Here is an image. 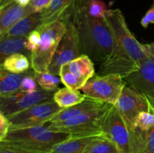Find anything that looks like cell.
I'll use <instances>...</instances> for the list:
<instances>
[{
	"label": "cell",
	"mask_w": 154,
	"mask_h": 153,
	"mask_svg": "<svg viewBox=\"0 0 154 153\" xmlns=\"http://www.w3.org/2000/svg\"><path fill=\"white\" fill-rule=\"evenodd\" d=\"M152 128H154V114L149 112H141L139 113L135 120L133 129L137 128L145 131Z\"/></svg>",
	"instance_id": "27"
},
{
	"label": "cell",
	"mask_w": 154,
	"mask_h": 153,
	"mask_svg": "<svg viewBox=\"0 0 154 153\" xmlns=\"http://www.w3.org/2000/svg\"><path fill=\"white\" fill-rule=\"evenodd\" d=\"M34 75L35 70L33 69L29 70L28 74L24 77L23 80L20 91H22L26 93H32L37 91L38 88H41L37 81L35 79Z\"/></svg>",
	"instance_id": "28"
},
{
	"label": "cell",
	"mask_w": 154,
	"mask_h": 153,
	"mask_svg": "<svg viewBox=\"0 0 154 153\" xmlns=\"http://www.w3.org/2000/svg\"><path fill=\"white\" fill-rule=\"evenodd\" d=\"M11 124L7 116L0 112V141L4 140L8 132L10 130Z\"/></svg>",
	"instance_id": "30"
},
{
	"label": "cell",
	"mask_w": 154,
	"mask_h": 153,
	"mask_svg": "<svg viewBox=\"0 0 154 153\" xmlns=\"http://www.w3.org/2000/svg\"><path fill=\"white\" fill-rule=\"evenodd\" d=\"M94 75V62L84 54L62 66L60 72L62 82L66 87L78 90H81Z\"/></svg>",
	"instance_id": "10"
},
{
	"label": "cell",
	"mask_w": 154,
	"mask_h": 153,
	"mask_svg": "<svg viewBox=\"0 0 154 153\" xmlns=\"http://www.w3.org/2000/svg\"><path fill=\"white\" fill-rule=\"evenodd\" d=\"M130 136V153H154V128L145 131L134 128Z\"/></svg>",
	"instance_id": "17"
},
{
	"label": "cell",
	"mask_w": 154,
	"mask_h": 153,
	"mask_svg": "<svg viewBox=\"0 0 154 153\" xmlns=\"http://www.w3.org/2000/svg\"><path fill=\"white\" fill-rule=\"evenodd\" d=\"M34 77L39 86L48 91H57L59 84L62 82L60 75L53 74L49 71L41 73L35 71Z\"/></svg>",
	"instance_id": "26"
},
{
	"label": "cell",
	"mask_w": 154,
	"mask_h": 153,
	"mask_svg": "<svg viewBox=\"0 0 154 153\" xmlns=\"http://www.w3.org/2000/svg\"><path fill=\"white\" fill-rule=\"evenodd\" d=\"M81 5L89 16L98 19H105L108 9L102 0H80Z\"/></svg>",
	"instance_id": "25"
},
{
	"label": "cell",
	"mask_w": 154,
	"mask_h": 153,
	"mask_svg": "<svg viewBox=\"0 0 154 153\" xmlns=\"http://www.w3.org/2000/svg\"><path fill=\"white\" fill-rule=\"evenodd\" d=\"M67 30L60 40L54 56L48 71L53 74L60 75L61 67L82 55L80 46L79 36L75 25L69 20H65Z\"/></svg>",
	"instance_id": "8"
},
{
	"label": "cell",
	"mask_w": 154,
	"mask_h": 153,
	"mask_svg": "<svg viewBox=\"0 0 154 153\" xmlns=\"http://www.w3.org/2000/svg\"><path fill=\"white\" fill-rule=\"evenodd\" d=\"M31 62L29 57L23 53H16L7 57L1 63L0 68L11 73L20 74L29 70Z\"/></svg>",
	"instance_id": "24"
},
{
	"label": "cell",
	"mask_w": 154,
	"mask_h": 153,
	"mask_svg": "<svg viewBox=\"0 0 154 153\" xmlns=\"http://www.w3.org/2000/svg\"><path fill=\"white\" fill-rule=\"evenodd\" d=\"M126 83L147 97L154 92V58L148 56L141 63L138 70L124 78Z\"/></svg>",
	"instance_id": "12"
},
{
	"label": "cell",
	"mask_w": 154,
	"mask_h": 153,
	"mask_svg": "<svg viewBox=\"0 0 154 153\" xmlns=\"http://www.w3.org/2000/svg\"><path fill=\"white\" fill-rule=\"evenodd\" d=\"M67 132L55 131L48 124L35 127L12 128L8 132L0 145L31 153H48L56 145L69 140Z\"/></svg>",
	"instance_id": "3"
},
{
	"label": "cell",
	"mask_w": 154,
	"mask_h": 153,
	"mask_svg": "<svg viewBox=\"0 0 154 153\" xmlns=\"http://www.w3.org/2000/svg\"><path fill=\"white\" fill-rule=\"evenodd\" d=\"M114 106L126 122L129 132L133 129L139 113L150 112V104L146 96L130 86L123 88Z\"/></svg>",
	"instance_id": "9"
},
{
	"label": "cell",
	"mask_w": 154,
	"mask_h": 153,
	"mask_svg": "<svg viewBox=\"0 0 154 153\" xmlns=\"http://www.w3.org/2000/svg\"><path fill=\"white\" fill-rule=\"evenodd\" d=\"M56 91H48L40 88L32 93L22 92L15 101L10 104H0V112L5 116H10L28 109L36 104L54 99Z\"/></svg>",
	"instance_id": "13"
},
{
	"label": "cell",
	"mask_w": 154,
	"mask_h": 153,
	"mask_svg": "<svg viewBox=\"0 0 154 153\" xmlns=\"http://www.w3.org/2000/svg\"><path fill=\"white\" fill-rule=\"evenodd\" d=\"M65 108L57 104L54 99L42 102L21 112L7 116L10 129L35 127L48 124L57 114Z\"/></svg>",
	"instance_id": "7"
},
{
	"label": "cell",
	"mask_w": 154,
	"mask_h": 153,
	"mask_svg": "<svg viewBox=\"0 0 154 153\" xmlns=\"http://www.w3.org/2000/svg\"><path fill=\"white\" fill-rule=\"evenodd\" d=\"M105 20L112 33L114 47L109 58L101 64L99 74H116L125 78L139 70L141 62L149 55L131 32L120 9H108Z\"/></svg>",
	"instance_id": "1"
},
{
	"label": "cell",
	"mask_w": 154,
	"mask_h": 153,
	"mask_svg": "<svg viewBox=\"0 0 154 153\" xmlns=\"http://www.w3.org/2000/svg\"><path fill=\"white\" fill-rule=\"evenodd\" d=\"M94 136L70 138L56 145L48 153H83L86 146Z\"/></svg>",
	"instance_id": "23"
},
{
	"label": "cell",
	"mask_w": 154,
	"mask_h": 153,
	"mask_svg": "<svg viewBox=\"0 0 154 153\" xmlns=\"http://www.w3.org/2000/svg\"><path fill=\"white\" fill-rule=\"evenodd\" d=\"M126 84L124 78L116 74H98L92 76L81 90L90 98L115 105Z\"/></svg>",
	"instance_id": "6"
},
{
	"label": "cell",
	"mask_w": 154,
	"mask_h": 153,
	"mask_svg": "<svg viewBox=\"0 0 154 153\" xmlns=\"http://www.w3.org/2000/svg\"><path fill=\"white\" fill-rule=\"evenodd\" d=\"M29 70L16 74L0 68V98L7 97L19 92L23 80L28 74Z\"/></svg>",
	"instance_id": "20"
},
{
	"label": "cell",
	"mask_w": 154,
	"mask_h": 153,
	"mask_svg": "<svg viewBox=\"0 0 154 153\" xmlns=\"http://www.w3.org/2000/svg\"><path fill=\"white\" fill-rule=\"evenodd\" d=\"M27 37L0 38V62L7 57L16 53L25 54L31 56V52L26 48Z\"/></svg>",
	"instance_id": "19"
},
{
	"label": "cell",
	"mask_w": 154,
	"mask_h": 153,
	"mask_svg": "<svg viewBox=\"0 0 154 153\" xmlns=\"http://www.w3.org/2000/svg\"><path fill=\"white\" fill-rule=\"evenodd\" d=\"M63 20H69L75 25L82 54L100 64L109 58L114 47V38L105 18L89 16L81 1L75 0Z\"/></svg>",
	"instance_id": "2"
},
{
	"label": "cell",
	"mask_w": 154,
	"mask_h": 153,
	"mask_svg": "<svg viewBox=\"0 0 154 153\" xmlns=\"http://www.w3.org/2000/svg\"><path fill=\"white\" fill-rule=\"evenodd\" d=\"M75 2V0H52L49 7L41 12L42 21L38 31L43 29L56 21L63 20Z\"/></svg>",
	"instance_id": "15"
},
{
	"label": "cell",
	"mask_w": 154,
	"mask_h": 153,
	"mask_svg": "<svg viewBox=\"0 0 154 153\" xmlns=\"http://www.w3.org/2000/svg\"><path fill=\"white\" fill-rule=\"evenodd\" d=\"M104 104H105V103H102V102L98 101V100H93V99L87 97L85 100H83L81 103L63 109L61 112L57 114L48 123H58L72 119V118H76L85 112H90L93 110L101 107Z\"/></svg>",
	"instance_id": "16"
},
{
	"label": "cell",
	"mask_w": 154,
	"mask_h": 153,
	"mask_svg": "<svg viewBox=\"0 0 154 153\" xmlns=\"http://www.w3.org/2000/svg\"><path fill=\"white\" fill-rule=\"evenodd\" d=\"M42 21L41 12L32 14L16 22L2 37H27L31 32L38 29Z\"/></svg>",
	"instance_id": "18"
},
{
	"label": "cell",
	"mask_w": 154,
	"mask_h": 153,
	"mask_svg": "<svg viewBox=\"0 0 154 153\" xmlns=\"http://www.w3.org/2000/svg\"><path fill=\"white\" fill-rule=\"evenodd\" d=\"M146 98H147L149 104H150V112L154 114V92Z\"/></svg>",
	"instance_id": "35"
},
{
	"label": "cell",
	"mask_w": 154,
	"mask_h": 153,
	"mask_svg": "<svg viewBox=\"0 0 154 153\" xmlns=\"http://www.w3.org/2000/svg\"><path fill=\"white\" fill-rule=\"evenodd\" d=\"M86 98L87 96L79 90L66 86L56 91L54 100L60 107L68 108L81 103Z\"/></svg>",
	"instance_id": "21"
},
{
	"label": "cell",
	"mask_w": 154,
	"mask_h": 153,
	"mask_svg": "<svg viewBox=\"0 0 154 153\" xmlns=\"http://www.w3.org/2000/svg\"><path fill=\"white\" fill-rule=\"evenodd\" d=\"M41 42V33L37 29L31 32L27 36L26 48L31 54L34 52L38 47Z\"/></svg>",
	"instance_id": "29"
},
{
	"label": "cell",
	"mask_w": 154,
	"mask_h": 153,
	"mask_svg": "<svg viewBox=\"0 0 154 153\" xmlns=\"http://www.w3.org/2000/svg\"><path fill=\"white\" fill-rule=\"evenodd\" d=\"M52 0H32L30 6L35 12H42L48 8Z\"/></svg>",
	"instance_id": "31"
},
{
	"label": "cell",
	"mask_w": 154,
	"mask_h": 153,
	"mask_svg": "<svg viewBox=\"0 0 154 153\" xmlns=\"http://www.w3.org/2000/svg\"><path fill=\"white\" fill-rule=\"evenodd\" d=\"M113 105L105 104L101 107L85 112L68 121L48 123L49 128L55 131L67 132L71 138L89 137L102 134V125L108 110Z\"/></svg>",
	"instance_id": "4"
},
{
	"label": "cell",
	"mask_w": 154,
	"mask_h": 153,
	"mask_svg": "<svg viewBox=\"0 0 154 153\" xmlns=\"http://www.w3.org/2000/svg\"><path fill=\"white\" fill-rule=\"evenodd\" d=\"M102 134L112 140L121 153H130V132L114 105L107 112L102 125Z\"/></svg>",
	"instance_id": "11"
},
{
	"label": "cell",
	"mask_w": 154,
	"mask_h": 153,
	"mask_svg": "<svg viewBox=\"0 0 154 153\" xmlns=\"http://www.w3.org/2000/svg\"><path fill=\"white\" fill-rule=\"evenodd\" d=\"M83 153H121L117 146L104 135L95 136L86 146Z\"/></svg>",
	"instance_id": "22"
},
{
	"label": "cell",
	"mask_w": 154,
	"mask_h": 153,
	"mask_svg": "<svg viewBox=\"0 0 154 153\" xmlns=\"http://www.w3.org/2000/svg\"><path fill=\"white\" fill-rule=\"evenodd\" d=\"M35 13L31 6L23 7L13 1L0 3V38L4 36L16 22Z\"/></svg>",
	"instance_id": "14"
},
{
	"label": "cell",
	"mask_w": 154,
	"mask_h": 153,
	"mask_svg": "<svg viewBox=\"0 0 154 153\" xmlns=\"http://www.w3.org/2000/svg\"><path fill=\"white\" fill-rule=\"evenodd\" d=\"M150 24H154V3L141 20V25L144 28H147Z\"/></svg>",
	"instance_id": "32"
},
{
	"label": "cell",
	"mask_w": 154,
	"mask_h": 153,
	"mask_svg": "<svg viewBox=\"0 0 154 153\" xmlns=\"http://www.w3.org/2000/svg\"><path fill=\"white\" fill-rule=\"evenodd\" d=\"M66 30V21L60 20L38 31L41 33V42L30 56L32 69L38 73L48 71V68Z\"/></svg>",
	"instance_id": "5"
},
{
	"label": "cell",
	"mask_w": 154,
	"mask_h": 153,
	"mask_svg": "<svg viewBox=\"0 0 154 153\" xmlns=\"http://www.w3.org/2000/svg\"><path fill=\"white\" fill-rule=\"evenodd\" d=\"M144 48H145L146 51H147V54H148L150 56L154 58V41L150 44H144Z\"/></svg>",
	"instance_id": "34"
},
{
	"label": "cell",
	"mask_w": 154,
	"mask_h": 153,
	"mask_svg": "<svg viewBox=\"0 0 154 153\" xmlns=\"http://www.w3.org/2000/svg\"><path fill=\"white\" fill-rule=\"evenodd\" d=\"M0 153H31L22 150L16 149V148H11L4 145H0Z\"/></svg>",
	"instance_id": "33"
}]
</instances>
